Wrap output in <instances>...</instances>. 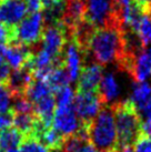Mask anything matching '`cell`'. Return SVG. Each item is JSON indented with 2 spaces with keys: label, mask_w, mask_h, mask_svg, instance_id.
Masks as SVG:
<instances>
[{
  "label": "cell",
  "mask_w": 151,
  "mask_h": 152,
  "mask_svg": "<svg viewBox=\"0 0 151 152\" xmlns=\"http://www.w3.org/2000/svg\"><path fill=\"white\" fill-rule=\"evenodd\" d=\"M32 81H34V75L28 66L21 68L19 70L11 71L7 85L11 91L12 98L25 96L26 91L28 90Z\"/></svg>",
  "instance_id": "10"
},
{
  "label": "cell",
  "mask_w": 151,
  "mask_h": 152,
  "mask_svg": "<svg viewBox=\"0 0 151 152\" xmlns=\"http://www.w3.org/2000/svg\"><path fill=\"white\" fill-rule=\"evenodd\" d=\"M52 127L67 138L78 133L81 130L82 124L76 115L73 106H70L67 108H56Z\"/></svg>",
  "instance_id": "6"
},
{
  "label": "cell",
  "mask_w": 151,
  "mask_h": 152,
  "mask_svg": "<svg viewBox=\"0 0 151 152\" xmlns=\"http://www.w3.org/2000/svg\"><path fill=\"white\" fill-rule=\"evenodd\" d=\"M101 94L97 92H78L76 91L73 97V110L80 122L88 124L97 114L99 113L101 108L105 106Z\"/></svg>",
  "instance_id": "5"
},
{
  "label": "cell",
  "mask_w": 151,
  "mask_h": 152,
  "mask_svg": "<svg viewBox=\"0 0 151 152\" xmlns=\"http://www.w3.org/2000/svg\"><path fill=\"white\" fill-rule=\"evenodd\" d=\"M134 152H151V138L141 132L133 144Z\"/></svg>",
  "instance_id": "23"
},
{
  "label": "cell",
  "mask_w": 151,
  "mask_h": 152,
  "mask_svg": "<svg viewBox=\"0 0 151 152\" xmlns=\"http://www.w3.org/2000/svg\"><path fill=\"white\" fill-rule=\"evenodd\" d=\"M143 48H147L151 43V16L150 13H144L139 22L137 29L133 32Z\"/></svg>",
  "instance_id": "17"
},
{
  "label": "cell",
  "mask_w": 151,
  "mask_h": 152,
  "mask_svg": "<svg viewBox=\"0 0 151 152\" xmlns=\"http://www.w3.org/2000/svg\"><path fill=\"white\" fill-rule=\"evenodd\" d=\"M36 50L19 41L10 43L4 47V60L13 70H19L30 64Z\"/></svg>",
  "instance_id": "7"
},
{
  "label": "cell",
  "mask_w": 151,
  "mask_h": 152,
  "mask_svg": "<svg viewBox=\"0 0 151 152\" xmlns=\"http://www.w3.org/2000/svg\"><path fill=\"white\" fill-rule=\"evenodd\" d=\"M0 1H4V0H0Z\"/></svg>",
  "instance_id": "30"
},
{
  "label": "cell",
  "mask_w": 151,
  "mask_h": 152,
  "mask_svg": "<svg viewBox=\"0 0 151 152\" xmlns=\"http://www.w3.org/2000/svg\"><path fill=\"white\" fill-rule=\"evenodd\" d=\"M17 152H51L34 137H26Z\"/></svg>",
  "instance_id": "19"
},
{
  "label": "cell",
  "mask_w": 151,
  "mask_h": 152,
  "mask_svg": "<svg viewBox=\"0 0 151 152\" xmlns=\"http://www.w3.org/2000/svg\"><path fill=\"white\" fill-rule=\"evenodd\" d=\"M45 20L41 12L28 13L16 27L17 41L28 47H36L41 42Z\"/></svg>",
  "instance_id": "4"
},
{
  "label": "cell",
  "mask_w": 151,
  "mask_h": 152,
  "mask_svg": "<svg viewBox=\"0 0 151 152\" xmlns=\"http://www.w3.org/2000/svg\"><path fill=\"white\" fill-rule=\"evenodd\" d=\"M117 130V151L133 148L142 132V118L133 102L129 100L112 104Z\"/></svg>",
  "instance_id": "2"
},
{
  "label": "cell",
  "mask_w": 151,
  "mask_h": 152,
  "mask_svg": "<svg viewBox=\"0 0 151 152\" xmlns=\"http://www.w3.org/2000/svg\"><path fill=\"white\" fill-rule=\"evenodd\" d=\"M87 10L86 0H67L66 8L63 12L62 22L66 26L67 31L69 32L76 26L84 20V15Z\"/></svg>",
  "instance_id": "11"
},
{
  "label": "cell",
  "mask_w": 151,
  "mask_h": 152,
  "mask_svg": "<svg viewBox=\"0 0 151 152\" xmlns=\"http://www.w3.org/2000/svg\"><path fill=\"white\" fill-rule=\"evenodd\" d=\"M12 112V111H11ZM37 118L34 113H20V112H12V126L23 133L26 137H32L34 132Z\"/></svg>",
  "instance_id": "15"
},
{
  "label": "cell",
  "mask_w": 151,
  "mask_h": 152,
  "mask_svg": "<svg viewBox=\"0 0 151 152\" xmlns=\"http://www.w3.org/2000/svg\"><path fill=\"white\" fill-rule=\"evenodd\" d=\"M43 79L47 81V83L54 93L58 92L60 89L65 87H68L71 82V77L65 61L62 64L56 66L55 68H52L50 72Z\"/></svg>",
  "instance_id": "13"
},
{
  "label": "cell",
  "mask_w": 151,
  "mask_h": 152,
  "mask_svg": "<svg viewBox=\"0 0 151 152\" xmlns=\"http://www.w3.org/2000/svg\"><path fill=\"white\" fill-rule=\"evenodd\" d=\"M86 127L89 142L98 151H117V130L112 106L105 104Z\"/></svg>",
  "instance_id": "3"
},
{
  "label": "cell",
  "mask_w": 151,
  "mask_h": 152,
  "mask_svg": "<svg viewBox=\"0 0 151 152\" xmlns=\"http://www.w3.org/2000/svg\"><path fill=\"white\" fill-rule=\"evenodd\" d=\"M12 94L7 82L0 83V114L8 113L11 109Z\"/></svg>",
  "instance_id": "20"
},
{
  "label": "cell",
  "mask_w": 151,
  "mask_h": 152,
  "mask_svg": "<svg viewBox=\"0 0 151 152\" xmlns=\"http://www.w3.org/2000/svg\"><path fill=\"white\" fill-rule=\"evenodd\" d=\"M10 73H11V68L4 60L0 64V83H6L10 77Z\"/></svg>",
  "instance_id": "25"
},
{
  "label": "cell",
  "mask_w": 151,
  "mask_h": 152,
  "mask_svg": "<svg viewBox=\"0 0 151 152\" xmlns=\"http://www.w3.org/2000/svg\"><path fill=\"white\" fill-rule=\"evenodd\" d=\"M136 1L140 4H142L148 11H151V0H136Z\"/></svg>",
  "instance_id": "27"
},
{
  "label": "cell",
  "mask_w": 151,
  "mask_h": 152,
  "mask_svg": "<svg viewBox=\"0 0 151 152\" xmlns=\"http://www.w3.org/2000/svg\"><path fill=\"white\" fill-rule=\"evenodd\" d=\"M99 92L101 94V98L106 104H108L110 100L114 99L119 94V87L114 77L111 73H108L102 77L99 86Z\"/></svg>",
  "instance_id": "16"
},
{
  "label": "cell",
  "mask_w": 151,
  "mask_h": 152,
  "mask_svg": "<svg viewBox=\"0 0 151 152\" xmlns=\"http://www.w3.org/2000/svg\"><path fill=\"white\" fill-rule=\"evenodd\" d=\"M129 50L128 30L121 27L96 28L89 39L87 58L100 66L119 64Z\"/></svg>",
  "instance_id": "1"
},
{
  "label": "cell",
  "mask_w": 151,
  "mask_h": 152,
  "mask_svg": "<svg viewBox=\"0 0 151 152\" xmlns=\"http://www.w3.org/2000/svg\"><path fill=\"white\" fill-rule=\"evenodd\" d=\"M117 152H118V151H117Z\"/></svg>",
  "instance_id": "31"
},
{
  "label": "cell",
  "mask_w": 151,
  "mask_h": 152,
  "mask_svg": "<svg viewBox=\"0 0 151 152\" xmlns=\"http://www.w3.org/2000/svg\"><path fill=\"white\" fill-rule=\"evenodd\" d=\"M55 97L57 108H67V107L72 106L75 96H73V91L71 90V88L68 86V87L60 89L58 92H56Z\"/></svg>",
  "instance_id": "21"
},
{
  "label": "cell",
  "mask_w": 151,
  "mask_h": 152,
  "mask_svg": "<svg viewBox=\"0 0 151 152\" xmlns=\"http://www.w3.org/2000/svg\"><path fill=\"white\" fill-rule=\"evenodd\" d=\"M28 13L41 12V0H25Z\"/></svg>",
  "instance_id": "26"
},
{
  "label": "cell",
  "mask_w": 151,
  "mask_h": 152,
  "mask_svg": "<svg viewBox=\"0 0 151 152\" xmlns=\"http://www.w3.org/2000/svg\"><path fill=\"white\" fill-rule=\"evenodd\" d=\"M4 45H1L0 43V64L2 62V61H4Z\"/></svg>",
  "instance_id": "29"
},
{
  "label": "cell",
  "mask_w": 151,
  "mask_h": 152,
  "mask_svg": "<svg viewBox=\"0 0 151 152\" xmlns=\"http://www.w3.org/2000/svg\"><path fill=\"white\" fill-rule=\"evenodd\" d=\"M25 0L0 1V23L16 27L27 15Z\"/></svg>",
  "instance_id": "9"
},
{
  "label": "cell",
  "mask_w": 151,
  "mask_h": 152,
  "mask_svg": "<svg viewBox=\"0 0 151 152\" xmlns=\"http://www.w3.org/2000/svg\"><path fill=\"white\" fill-rule=\"evenodd\" d=\"M81 152H98V150L89 142V143H87L86 145H84V148L82 149V151Z\"/></svg>",
  "instance_id": "28"
},
{
  "label": "cell",
  "mask_w": 151,
  "mask_h": 152,
  "mask_svg": "<svg viewBox=\"0 0 151 152\" xmlns=\"http://www.w3.org/2000/svg\"><path fill=\"white\" fill-rule=\"evenodd\" d=\"M16 27H10V26L0 23V43L1 45L6 47L9 46L10 43L17 41Z\"/></svg>",
  "instance_id": "22"
},
{
  "label": "cell",
  "mask_w": 151,
  "mask_h": 152,
  "mask_svg": "<svg viewBox=\"0 0 151 152\" xmlns=\"http://www.w3.org/2000/svg\"><path fill=\"white\" fill-rule=\"evenodd\" d=\"M151 99V87L147 82H136L131 96V101L133 102L137 109L142 107L146 102Z\"/></svg>",
  "instance_id": "18"
},
{
  "label": "cell",
  "mask_w": 151,
  "mask_h": 152,
  "mask_svg": "<svg viewBox=\"0 0 151 152\" xmlns=\"http://www.w3.org/2000/svg\"><path fill=\"white\" fill-rule=\"evenodd\" d=\"M102 79V67L98 64H91L81 68L77 82L78 92H97L99 91Z\"/></svg>",
  "instance_id": "8"
},
{
  "label": "cell",
  "mask_w": 151,
  "mask_h": 152,
  "mask_svg": "<svg viewBox=\"0 0 151 152\" xmlns=\"http://www.w3.org/2000/svg\"><path fill=\"white\" fill-rule=\"evenodd\" d=\"M11 126H12V112H11V110L8 113L0 114V133L6 129L11 128Z\"/></svg>",
  "instance_id": "24"
},
{
  "label": "cell",
  "mask_w": 151,
  "mask_h": 152,
  "mask_svg": "<svg viewBox=\"0 0 151 152\" xmlns=\"http://www.w3.org/2000/svg\"><path fill=\"white\" fill-rule=\"evenodd\" d=\"M34 138H37L46 148H48L51 152L60 151L65 143V137L61 133H59L55 128L49 127L43 130L39 131L34 134Z\"/></svg>",
  "instance_id": "14"
},
{
  "label": "cell",
  "mask_w": 151,
  "mask_h": 152,
  "mask_svg": "<svg viewBox=\"0 0 151 152\" xmlns=\"http://www.w3.org/2000/svg\"><path fill=\"white\" fill-rule=\"evenodd\" d=\"M84 56L80 48L77 46V43L72 39H68L66 50H65V62L67 64V68L69 70L70 77H71V82L78 79L81 70V64L84 61Z\"/></svg>",
  "instance_id": "12"
}]
</instances>
